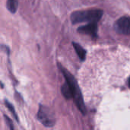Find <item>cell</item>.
Wrapping results in <instances>:
<instances>
[{"instance_id":"6da1fadb","label":"cell","mask_w":130,"mask_h":130,"mask_svg":"<svg viewBox=\"0 0 130 130\" xmlns=\"http://www.w3.org/2000/svg\"><path fill=\"white\" fill-rule=\"evenodd\" d=\"M59 66L61 72L62 73V75L66 79V83L68 85V86L71 91L72 99L74 100L75 104H76L78 109L81 111V113L85 114L86 112V108H85V105L84 103V100H83V97H82L81 90L79 88V86L78 85L76 79L66 69H65L64 67H62L60 65Z\"/></svg>"},{"instance_id":"7a4b0ae2","label":"cell","mask_w":130,"mask_h":130,"mask_svg":"<svg viewBox=\"0 0 130 130\" xmlns=\"http://www.w3.org/2000/svg\"><path fill=\"white\" fill-rule=\"evenodd\" d=\"M103 15V11L101 9H88L85 11H75L71 15V21L73 24L88 22L98 23Z\"/></svg>"},{"instance_id":"3957f363","label":"cell","mask_w":130,"mask_h":130,"mask_svg":"<svg viewBox=\"0 0 130 130\" xmlns=\"http://www.w3.org/2000/svg\"><path fill=\"white\" fill-rule=\"evenodd\" d=\"M38 121L45 127H53L56 124V117L52 110L46 105L40 104L37 113Z\"/></svg>"},{"instance_id":"277c9868","label":"cell","mask_w":130,"mask_h":130,"mask_svg":"<svg viewBox=\"0 0 130 130\" xmlns=\"http://www.w3.org/2000/svg\"><path fill=\"white\" fill-rule=\"evenodd\" d=\"M115 29L117 33L130 35V17H122L115 24Z\"/></svg>"},{"instance_id":"5b68a950","label":"cell","mask_w":130,"mask_h":130,"mask_svg":"<svg viewBox=\"0 0 130 130\" xmlns=\"http://www.w3.org/2000/svg\"><path fill=\"white\" fill-rule=\"evenodd\" d=\"M78 31L81 34H88L95 37L98 34V24L97 23H88V24L78 27Z\"/></svg>"},{"instance_id":"8992f818","label":"cell","mask_w":130,"mask_h":130,"mask_svg":"<svg viewBox=\"0 0 130 130\" xmlns=\"http://www.w3.org/2000/svg\"><path fill=\"white\" fill-rule=\"evenodd\" d=\"M72 45L74 46V49H75L76 53L78 54V57L80 58V59L82 60V61L85 60V57H86V51H85V50L82 46H80L78 43H72Z\"/></svg>"},{"instance_id":"52a82bcc","label":"cell","mask_w":130,"mask_h":130,"mask_svg":"<svg viewBox=\"0 0 130 130\" xmlns=\"http://www.w3.org/2000/svg\"><path fill=\"white\" fill-rule=\"evenodd\" d=\"M18 5V0H7L6 6L10 12L14 13L17 11Z\"/></svg>"},{"instance_id":"ba28073f","label":"cell","mask_w":130,"mask_h":130,"mask_svg":"<svg viewBox=\"0 0 130 130\" xmlns=\"http://www.w3.org/2000/svg\"><path fill=\"white\" fill-rule=\"evenodd\" d=\"M61 92L63 95V97L69 100V99H72V94H71V91L68 86V85L66 83H65L64 85H62L61 87Z\"/></svg>"},{"instance_id":"9c48e42d","label":"cell","mask_w":130,"mask_h":130,"mask_svg":"<svg viewBox=\"0 0 130 130\" xmlns=\"http://www.w3.org/2000/svg\"><path fill=\"white\" fill-rule=\"evenodd\" d=\"M5 107L8 108V110L11 112V113L12 114V116L14 117V118L17 121H18V115H17V113H16V111H15V109H14V106H13L8 101H7V100L5 101Z\"/></svg>"},{"instance_id":"30bf717a","label":"cell","mask_w":130,"mask_h":130,"mask_svg":"<svg viewBox=\"0 0 130 130\" xmlns=\"http://www.w3.org/2000/svg\"><path fill=\"white\" fill-rule=\"evenodd\" d=\"M5 122H6V124L7 126H8L9 129L10 130H14V125H13V123H12V120L7 116H5Z\"/></svg>"},{"instance_id":"8fae6325","label":"cell","mask_w":130,"mask_h":130,"mask_svg":"<svg viewBox=\"0 0 130 130\" xmlns=\"http://www.w3.org/2000/svg\"><path fill=\"white\" fill-rule=\"evenodd\" d=\"M128 85H129V87L130 88V78H129V81H128Z\"/></svg>"}]
</instances>
